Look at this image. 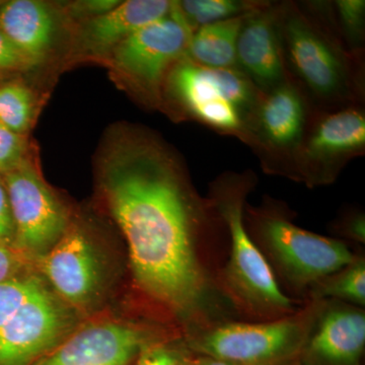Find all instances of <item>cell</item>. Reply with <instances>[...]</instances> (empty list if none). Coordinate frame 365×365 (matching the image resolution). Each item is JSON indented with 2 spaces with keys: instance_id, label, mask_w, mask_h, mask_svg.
Returning <instances> with one entry per match:
<instances>
[{
  "instance_id": "cell-1",
  "label": "cell",
  "mask_w": 365,
  "mask_h": 365,
  "mask_svg": "<svg viewBox=\"0 0 365 365\" xmlns=\"http://www.w3.org/2000/svg\"><path fill=\"white\" fill-rule=\"evenodd\" d=\"M102 184L144 294L188 324L189 333L235 319L209 251L218 216L169 151L148 136L124 139L105 158Z\"/></svg>"
},
{
  "instance_id": "cell-2",
  "label": "cell",
  "mask_w": 365,
  "mask_h": 365,
  "mask_svg": "<svg viewBox=\"0 0 365 365\" xmlns=\"http://www.w3.org/2000/svg\"><path fill=\"white\" fill-rule=\"evenodd\" d=\"M253 174H225L210 186L208 201L230 235V255L220 269V284L239 314L255 321L282 318L299 309L278 284L245 223Z\"/></svg>"
},
{
  "instance_id": "cell-3",
  "label": "cell",
  "mask_w": 365,
  "mask_h": 365,
  "mask_svg": "<svg viewBox=\"0 0 365 365\" xmlns=\"http://www.w3.org/2000/svg\"><path fill=\"white\" fill-rule=\"evenodd\" d=\"M249 235L267 261L280 287L307 294L322 278L345 267L356 254L342 240L297 227L272 203L245 207Z\"/></svg>"
},
{
  "instance_id": "cell-4",
  "label": "cell",
  "mask_w": 365,
  "mask_h": 365,
  "mask_svg": "<svg viewBox=\"0 0 365 365\" xmlns=\"http://www.w3.org/2000/svg\"><path fill=\"white\" fill-rule=\"evenodd\" d=\"M324 299H306L294 313L268 321L220 322L188 334L196 355L240 365H279L299 357Z\"/></svg>"
},
{
  "instance_id": "cell-5",
  "label": "cell",
  "mask_w": 365,
  "mask_h": 365,
  "mask_svg": "<svg viewBox=\"0 0 365 365\" xmlns=\"http://www.w3.org/2000/svg\"><path fill=\"white\" fill-rule=\"evenodd\" d=\"M170 93L206 126L250 143L248 122L261 91L237 68H212L187 57L168 74Z\"/></svg>"
},
{
  "instance_id": "cell-6",
  "label": "cell",
  "mask_w": 365,
  "mask_h": 365,
  "mask_svg": "<svg viewBox=\"0 0 365 365\" xmlns=\"http://www.w3.org/2000/svg\"><path fill=\"white\" fill-rule=\"evenodd\" d=\"M284 59L314 97L325 102L352 98L355 78L350 55L294 7L279 9Z\"/></svg>"
},
{
  "instance_id": "cell-7",
  "label": "cell",
  "mask_w": 365,
  "mask_h": 365,
  "mask_svg": "<svg viewBox=\"0 0 365 365\" xmlns=\"http://www.w3.org/2000/svg\"><path fill=\"white\" fill-rule=\"evenodd\" d=\"M365 150V116L356 107L327 114L304 135L294 155L290 179L309 188L332 184L348 160Z\"/></svg>"
},
{
  "instance_id": "cell-8",
  "label": "cell",
  "mask_w": 365,
  "mask_h": 365,
  "mask_svg": "<svg viewBox=\"0 0 365 365\" xmlns=\"http://www.w3.org/2000/svg\"><path fill=\"white\" fill-rule=\"evenodd\" d=\"M192 34L177 1H172L168 16L114 48L115 64L141 90L155 95L170 69L186 57Z\"/></svg>"
},
{
  "instance_id": "cell-9",
  "label": "cell",
  "mask_w": 365,
  "mask_h": 365,
  "mask_svg": "<svg viewBox=\"0 0 365 365\" xmlns=\"http://www.w3.org/2000/svg\"><path fill=\"white\" fill-rule=\"evenodd\" d=\"M14 223V242L29 254H47L67 230L66 212L25 160L4 175Z\"/></svg>"
},
{
  "instance_id": "cell-10",
  "label": "cell",
  "mask_w": 365,
  "mask_h": 365,
  "mask_svg": "<svg viewBox=\"0 0 365 365\" xmlns=\"http://www.w3.org/2000/svg\"><path fill=\"white\" fill-rule=\"evenodd\" d=\"M66 309L43 287L0 326V365H33L66 332Z\"/></svg>"
},
{
  "instance_id": "cell-11",
  "label": "cell",
  "mask_w": 365,
  "mask_h": 365,
  "mask_svg": "<svg viewBox=\"0 0 365 365\" xmlns=\"http://www.w3.org/2000/svg\"><path fill=\"white\" fill-rule=\"evenodd\" d=\"M160 342L136 326L101 323L74 333L33 365H129Z\"/></svg>"
},
{
  "instance_id": "cell-12",
  "label": "cell",
  "mask_w": 365,
  "mask_h": 365,
  "mask_svg": "<svg viewBox=\"0 0 365 365\" xmlns=\"http://www.w3.org/2000/svg\"><path fill=\"white\" fill-rule=\"evenodd\" d=\"M365 311L323 300L299 355L302 365H364Z\"/></svg>"
},
{
  "instance_id": "cell-13",
  "label": "cell",
  "mask_w": 365,
  "mask_h": 365,
  "mask_svg": "<svg viewBox=\"0 0 365 365\" xmlns=\"http://www.w3.org/2000/svg\"><path fill=\"white\" fill-rule=\"evenodd\" d=\"M307 114L304 96L287 79L261 91L248 122L250 144L295 155L306 135Z\"/></svg>"
},
{
  "instance_id": "cell-14",
  "label": "cell",
  "mask_w": 365,
  "mask_h": 365,
  "mask_svg": "<svg viewBox=\"0 0 365 365\" xmlns=\"http://www.w3.org/2000/svg\"><path fill=\"white\" fill-rule=\"evenodd\" d=\"M237 68L261 91L287 81L279 9L265 4L247 14L237 43Z\"/></svg>"
},
{
  "instance_id": "cell-15",
  "label": "cell",
  "mask_w": 365,
  "mask_h": 365,
  "mask_svg": "<svg viewBox=\"0 0 365 365\" xmlns=\"http://www.w3.org/2000/svg\"><path fill=\"white\" fill-rule=\"evenodd\" d=\"M43 270L52 287L73 306H85L97 294L100 270L97 256L85 234L67 230L45 254Z\"/></svg>"
},
{
  "instance_id": "cell-16",
  "label": "cell",
  "mask_w": 365,
  "mask_h": 365,
  "mask_svg": "<svg viewBox=\"0 0 365 365\" xmlns=\"http://www.w3.org/2000/svg\"><path fill=\"white\" fill-rule=\"evenodd\" d=\"M0 29L36 64L51 48L55 21L43 2L11 0L0 6Z\"/></svg>"
},
{
  "instance_id": "cell-17",
  "label": "cell",
  "mask_w": 365,
  "mask_h": 365,
  "mask_svg": "<svg viewBox=\"0 0 365 365\" xmlns=\"http://www.w3.org/2000/svg\"><path fill=\"white\" fill-rule=\"evenodd\" d=\"M172 1L128 0L120 2L109 13L93 19L85 30L86 45L91 49L116 47L144 26L168 16Z\"/></svg>"
},
{
  "instance_id": "cell-18",
  "label": "cell",
  "mask_w": 365,
  "mask_h": 365,
  "mask_svg": "<svg viewBox=\"0 0 365 365\" xmlns=\"http://www.w3.org/2000/svg\"><path fill=\"white\" fill-rule=\"evenodd\" d=\"M247 14L197 29L190 39L187 58L212 68H237V43Z\"/></svg>"
},
{
  "instance_id": "cell-19",
  "label": "cell",
  "mask_w": 365,
  "mask_h": 365,
  "mask_svg": "<svg viewBox=\"0 0 365 365\" xmlns=\"http://www.w3.org/2000/svg\"><path fill=\"white\" fill-rule=\"evenodd\" d=\"M307 297V299L337 300L364 309V255L356 254L351 263L314 283Z\"/></svg>"
},
{
  "instance_id": "cell-20",
  "label": "cell",
  "mask_w": 365,
  "mask_h": 365,
  "mask_svg": "<svg viewBox=\"0 0 365 365\" xmlns=\"http://www.w3.org/2000/svg\"><path fill=\"white\" fill-rule=\"evenodd\" d=\"M182 18L192 32L201 26L256 11L265 2L242 0H185L177 1Z\"/></svg>"
},
{
  "instance_id": "cell-21",
  "label": "cell",
  "mask_w": 365,
  "mask_h": 365,
  "mask_svg": "<svg viewBox=\"0 0 365 365\" xmlns=\"http://www.w3.org/2000/svg\"><path fill=\"white\" fill-rule=\"evenodd\" d=\"M35 113L32 91L19 81L0 85V123L24 135L30 129Z\"/></svg>"
},
{
  "instance_id": "cell-22",
  "label": "cell",
  "mask_w": 365,
  "mask_h": 365,
  "mask_svg": "<svg viewBox=\"0 0 365 365\" xmlns=\"http://www.w3.org/2000/svg\"><path fill=\"white\" fill-rule=\"evenodd\" d=\"M44 287L35 276L7 278L0 282V326Z\"/></svg>"
},
{
  "instance_id": "cell-23",
  "label": "cell",
  "mask_w": 365,
  "mask_h": 365,
  "mask_svg": "<svg viewBox=\"0 0 365 365\" xmlns=\"http://www.w3.org/2000/svg\"><path fill=\"white\" fill-rule=\"evenodd\" d=\"M345 39L353 50L361 47L364 37V0H338L334 2Z\"/></svg>"
},
{
  "instance_id": "cell-24",
  "label": "cell",
  "mask_w": 365,
  "mask_h": 365,
  "mask_svg": "<svg viewBox=\"0 0 365 365\" xmlns=\"http://www.w3.org/2000/svg\"><path fill=\"white\" fill-rule=\"evenodd\" d=\"M187 345L184 347L158 342L139 354L133 365H186L193 357Z\"/></svg>"
},
{
  "instance_id": "cell-25",
  "label": "cell",
  "mask_w": 365,
  "mask_h": 365,
  "mask_svg": "<svg viewBox=\"0 0 365 365\" xmlns=\"http://www.w3.org/2000/svg\"><path fill=\"white\" fill-rule=\"evenodd\" d=\"M26 139L0 123V175H6L25 162Z\"/></svg>"
},
{
  "instance_id": "cell-26",
  "label": "cell",
  "mask_w": 365,
  "mask_h": 365,
  "mask_svg": "<svg viewBox=\"0 0 365 365\" xmlns=\"http://www.w3.org/2000/svg\"><path fill=\"white\" fill-rule=\"evenodd\" d=\"M33 66V62L0 29V71H20Z\"/></svg>"
},
{
  "instance_id": "cell-27",
  "label": "cell",
  "mask_w": 365,
  "mask_h": 365,
  "mask_svg": "<svg viewBox=\"0 0 365 365\" xmlns=\"http://www.w3.org/2000/svg\"><path fill=\"white\" fill-rule=\"evenodd\" d=\"M335 234L359 244L364 245L365 242V216L364 213L357 211L351 212L334 225Z\"/></svg>"
},
{
  "instance_id": "cell-28",
  "label": "cell",
  "mask_w": 365,
  "mask_h": 365,
  "mask_svg": "<svg viewBox=\"0 0 365 365\" xmlns=\"http://www.w3.org/2000/svg\"><path fill=\"white\" fill-rule=\"evenodd\" d=\"M14 240V223L4 180L0 178V244L7 246Z\"/></svg>"
},
{
  "instance_id": "cell-29",
  "label": "cell",
  "mask_w": 365,
  "mask_h": 365,
  "mask_svg": "<svg viewBox=\"0 0 365 365\" xmlns=\"http://www.w3.org/2000/svg\"><path fill=\"white\" fill-rule=\"evenodd\" d=\"M120 1L115 0H90V1L76 2L71 6V13L76 16H90L93 19L109 13L116 7Z\"/></svg>"
},
{
  "instance_id": "cell-30",
  "label": "cell",
  "mask_w": 365,
  "mask_h": 365,
  "mask_svg": "<svg viewBox=\"0 0 365 365\" xmlns=\"http://www.w3.org/2000/svg\"><path fill=\"white\" fill-rule=\"evenodd\" d=\"M18 265L16 255L7 248V246L0 244V282L13 277Z\"/></svg>"
},
{
  "instance_id": "cell-31",
  "label": "cell",
  "mask_w": 365,
  "mask_h": 365,
  "mask_svg": "<svg viewBox=\"0 0 365 365\" xmlns=\"http://www.w3.org/2000/svg\"><path fill=\"white\" fill-rule=\"evenodd\" d=\"M191 365H240L234 362L227 361V360L213 359L210 356H204V355L194 354L191 360Z\"/></svg>"
},
{
  "instance_id": "cell-32",
  "label": "cell",
  "mask_w": 365,
  "mask_h": 365,
  "mask_svg": "<svg viewBox=\"0 0 365 365\" xmlns=\"http://www.w3.org/2000/svg\"><path fill=\"white\" fill-rule=\"evenodd\" d=\"M279 365H302L300 364L299 357L295 359L289 360V361L284 362V364H281Z\"/></svg>"
},
{
  "instance_id": "cell-33",
  "label": "cell",
  "mask_w": 365,
  "mask_h": 365,
  "mask_svg": "<svg viewBox=\"0 0 365 365\" xmlns=\"http://www.w3.org/2000/svg\"><path fill=\"white\" fill-rule=\"evenodd\" d=\"M194 356V355H193ZM192 359H193V357H192ZM192 360V359H191ZM191 360H190V361L188 362V364H187L186 365H191Z\"/></svg>"
},
{
  "instance_id": "cell-34",
  "label": "cell",
  "mask_w": 365,
  "mask_h": 365,
  "mask_svg": "<svg viewBox=\"0 0 365 365\" xmlns=\"http://www.w3.org/2000/svg\"><path fill=\"white\" fill-rule=\"evenodd\" d=\"M2 76V71H0V78H1Z\"/></svg>"
},
{
  "instance_id": "cell-35",
  "label": "cell",
  "mask_w": 365,
  "mask_h": 365,
  "mask_svg": "<svg viewBox=\"0 0 365 365\" xmlns=\"http://www.w3.org/2000/svg\"><path fill=\"white\" fill-rule=\"evenodd\" d=\"M2 1H0V6H1Z\"/></svg>"
}]
</instances>
